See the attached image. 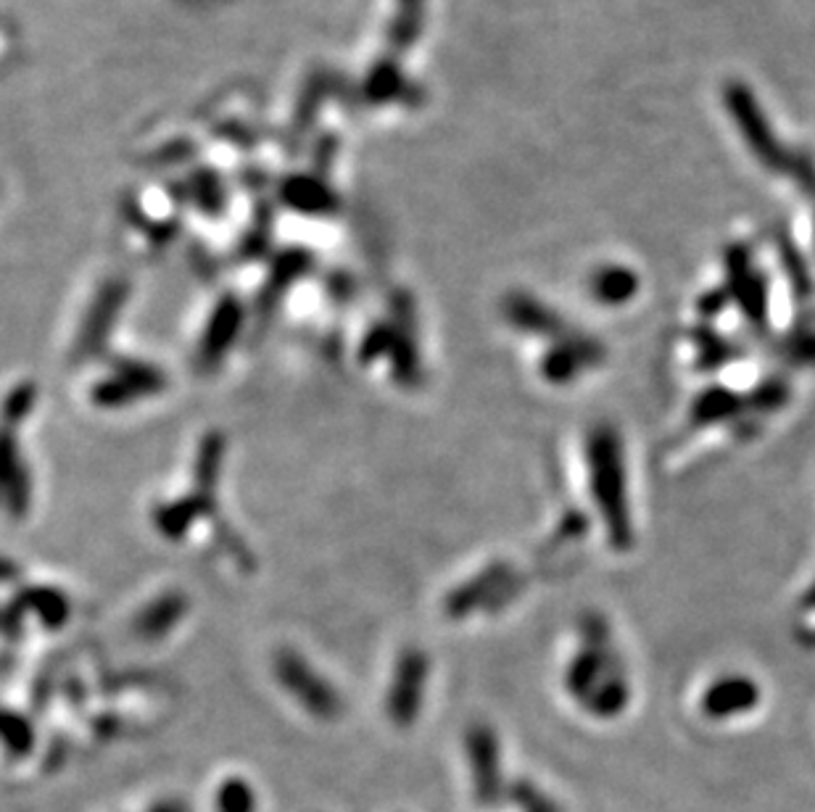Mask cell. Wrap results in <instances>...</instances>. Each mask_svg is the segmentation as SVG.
Segmentation results:
<instances>
[{
    "mask_svg": "<svg viewBox=\"0 0 815 812\" xmlns=\"http://www.w3.org/2000/svg\"><path fill=\"white\" fill-rule=\"evenodd\" d=\"M212 507H214V494L195 489L190 496H182V498H177V502L156 507L153 522H156L158 533H162L164 538L180 541V538H186V533L195 525L199 517L212 512Z\"/></svg>",
    "mask_w": 815,
    "mask_h": 812,
    "instance_id": "52a82bcc",
    "label": "cell"
},
{
    "mask_svg": "<svg viewBox=\"0 0 815 812\" xmlns=\"http://www.w3.org/2000/svg\"><path fill=\"white\" fill-rule=\"evenodd\" d=\"M238 330H241V309H238L235 301H222V304L217 306V312H214L204 338H201V346H199L201 367L204 369L217 367L232 348V341L238 338Z\"/></svg>",
    "mask_w": 815,
    "mask_h": 812,
    "instance_id": "ba28073f",
    "label": "cell"
},
{
    "mask_svg": "<svg viewBox=\"0 0 815 812\" xmlns=\"http://www.w3.org/2000/svg\"><path fill=\"white\" fill-rule=\"evenodd\" d=\"M275 675L280 686L291 694L309 715L333 720L341 715V697L328 678H322L298 651L283 649L275 657Z\"/></svg>",
    "mask_w": 815,
    "mask_h": 812,
    "instance_id": "7a4b0ae2",
    "label": "cell"
},
{
    "mask_svg": "<svg viewBox=\"0 0 815 812\" xmlns=\"http://www.w3.org/2000/svg\"><path fill=\"white\" fill-rule=\"evenodd\" d=\"M217 812H256V794L243 778L222 781L217 791Z\"/></svg>",
    "mask_w": 815,
    "mask_h": 812,
    "instance_id": "9a60e30c",
    "label": "cell"
},
{
    "mask_svg": "<svg viewBox=\"0 0 815 812\" xmlns=\"http://www.w3.org/2000/svg\"><path fill=\"white\" fill-rule=\"evenodd\" d=\"M760 697L757 686L747 678H723L704 694V712L713 718H726L744 712Z\"/></svg>",
    "mask_w": 815,
    "mask_h": 812,
    "instance_id": "30bf717a",
    "label": "cell"
},
{
    "mask_svg": "<svg viewBox=\"0 0 815 812\" xmlns=\"http://www.w3.org/2000/svg\"><path fill=\"white\" fill-rule=\"evenodd\" d=\"M167 388V375L145 361H119L106 380L93 385V402L103 409H116L140 398L156 396Z\"/></svg>",
    "mask_w": 815,
    "mask_h": 812,
    "instance_id": "3957f363",
    "label": "cell"
},
{
    "mask_svg": "<svg viewBox=\"0 0 815 812\" xmlns=\"http://www.w3.org/2000/svg\"><path fill=\"white\" fill-rule=\"evenodd\" d=\"M731 406H734V396H728V393H723V391L704 393V396L700 398V404H697V420L700 422L723 420V417H728L734 411Z\"/></svg>",
    "mask_w": 815,
    "mask_h": 812,
    "instance_id": "ac0fdd59",
    "label": "cell"
},
{
    "mask_svg": "<svg viewBox=\"0 0 815 812\" xmlns=\"http://www.w3.org/2000/svg\"><path fill=\"white\" fill-rule=\"evenodd\" d=\"M149 812H190V808L186 802H180V799H164V802L153 804Z\"/></svg>",
    "mask_w": 815,
    "mask_h": 812,
    "instance_id": "d6986e66",
    "label": "cell"
},
{
    "mask_svg": "<svg viewBox=\"0 0 815 812\" xmlns=\"http://www.w3.org/2000/svg\"><path fill=\"white\" fill-rule=\"evenodd\" d=\"M0 496L16 517L29 507V475L9 428L0 430Z\"/></svg>",
    "mask_w": 815,
    "mask_h": 812,
    "instance_id": "8992f818",
    "label": "cell"
},
{
    "mask_svg": "<svg viewBox=\"0 0 815 812\" xmlns=\"http://www.w3.org/2000/svg\"><path fill=\"white\" fill-rule=\"evenodd\" d=\"M594 288H597L599 299L610 301V304H617V301L628 299V295L634 293L636 280H634V275L623 272V269H607V272L597 277V286Z\"/></svg>",
    "mask_w": 815,
    "mask_h": 812,
    "instance_id": "e0dca14e",
    "label": "cell"
},
{
    "mask_svg": "<svg viewBox=\"0 0 815 812\" xmlns=\"http://www.w3.org/2000/svg\"><path fill=\"white\" fill-rule=\"evenodd\" d=\"M119 301H98V304L93 306V312H90L88 322H85V330L82 335H79L77 341V356H95L98 351H101L103 346L101 343L106 341L109 330H112V322H114V314L116 309H119Z\"/></svg>",
    "mask_w": 815,
    "mask_h": 812,
    "instance_id": "4fadbf2b",
    "label": "cell"
},
{
    "mask_svg": "<svg viewBox=\"0 0 815 812\" xmlns=\"http://www.w3.org/2000/svg\"><path fill=\"white\" fill-rule=\"evenodd\" d=\"M591 465H594V491L602 507L607 525L612 531V541L617 546H628V515L623 502V465H621V443L615 433L599 430L591 441Z\"/></svg>",
    "mask_w": 815,
    "mask_h": 812,
    "instance_id": "6da1fadb",
    "label": "cell"
},
{
    "mask_svg": "<svg viewBox=\"0 0 815 812\" xmlns=\"http://www.w3.org/2000/svg\"><path fill=\"white\" fill-rule=\"evenodd\" d=\"M505 581H507V568H501V564H494V568L481 572L475 581L459 586L455 594L449 596V601H446V612H449L451 618H462V614L473 612V609L477 605H483V601H486V596L494 594L496 586H499V583H505Z\"/></svg>",
    "mask_w": 815,
    "mask_h": 812,
    "instance_id": "8fae6325",
    "label": "cell"
},
{
    "mask_svg": "<svg viewBox=\"0 0 815 812\" xmlns=\"http://www.w3.org/2000/svg\"><path fill=\"white\" fill-rule=\"evenodd\" d=\"M510 317L518 328L533 330V332H557V319H551L549 312L536 306L533 301H512Z\"/></svg>",
    "mask_w": 815,
    "mask_h": 812,
    "instance_id": "2e32d148",
    "label": "cell"
},
{
    "mask_svg": "<svg viewBox=\"0 0 815 812\" xmlns=\"http://www.w3.org/2000/svg\"><path fill=\"white\" fill-rule=\"evenodd\" d=\"M20 605L24 609H33L46 627H61L69 618V599L56 588H27L22 594Z\"/></svg>",
    "mask_w": 815,
    "mask_h": 812,
    "instance_id": "7c38bea8",
    "label": "cell"
},
{
    "mask_svg": "<svg viewBox=\"0 0 815 812\" xmlns=\"http://www.w3.org/2000/svg\"><path fill=\"white\" fill-rule=\"evenodd\" d=\"M468 754H470V765H473L477 799L486 804H494L501 791L499 749H496V738L486 725H473V728L468 731Z\"/></svg>",
    "mask_w": 815,
    "mask_h": 812,
    "instance_id": "5b68a950",
    "label": "cell"
},
{
    "mask_svg": "<svg viewBox=\"0 0 815 812\" xmlns=\"http://www.w3.org/2000/svg\"><path fill=\"white\" fill-rule=\"evenodd\" d=\"M428 683V657L420 649H404L396 660L389 688V715L398 728H409L422 710Z\"/></svg>",
    "mask_w": 815,
    "mask_h": 812,
    "instance_id": "277c9868",
    "label": "cell"
},
{
    "mask_svg": "<svg viewBox=\"0 0 815 812\" xmlns=\"http://www.w3.org/2000/svg\"><path fill=\"white\" fill-rule=\"evenodd\" d=\"M0 744L11 757L22 760L35 749V731L29 720L0 707Z\"/></svg>",
    "mask_w": 815,
    "mask_h": 812,
    "instance_id": "5bb4252c",
    "label": "cell"
},
{
    "mask_svg": "<svg viewBox=\"0 0 815 812\" xmlns=\"http://www.w3.org/2000/svg\"><path fill=\"white\" fill-rule=\"evenodd\" d=\"M188 599L180 591H167V594L156 596L151 605H145L135 618V636L143 642H156V638L167 636V633L182 620L188 612Z\"/></svg>",
    "mask_w": 815,
    "mask_h": 812,
    "instance_id": "9c48e42d",
    "label": "cell"
}]
</instances>
